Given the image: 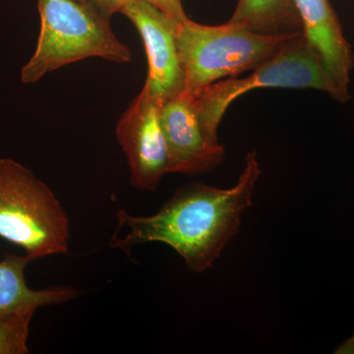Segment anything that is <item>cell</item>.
<instances>
[{
	"mask_svg": "<svg viewBox=\"0 0 354 354\" xmlns=\"http://www.w3.org/2000/svg\"><path fill=\"white\" fill-rule=\"evenodd\" d=\"M260 176L257 153L252 151L232 187L187 184L153 216H135L118 209V230L127 228V234H114L109 246L130 254L134 246L160 242L176 250L191 272L207 271L239 232L242 213L252 205Z\"/></svg>",
	"mask_w": 354,
	"mask_h": 354,
	"instance_id": "obj_1",
	"label": "cell"
},
{
	"mask_svg": "<svg viewBox=\"0 0 354 354\" xmlns=\"http://www.w3.org/2000/svg\"><path fill=\"white\" fill-rule=\"evenodd\" d=\"M41 31L36 50L21 70V81L34 84L66 65L97 57L127 64L132 53L111 30V18L75 0H38Z\"/></svg>",
	"mask_w": 354,
	"mask_h": 354,
	"instance_id": "obj_2",
	"label": "cell"
},
{
	"mask_svg": "<svg viewBox=\"0 0 354 354\" xmlns=\"http://www.w3.org/2000/svg\"><path fill=\"white\" fill-rule=\"evenodd\" d=\"M0 237L32 261L69 251L70 221L59 200L11 158H0Z\"/></svg>",
	"mask_w": 354,
	"mask_h": 354,
	"instance_id": "obj_3",
	"label": "cell"
},
{
	"mask_svg": "<svg viewBox=\"0 0 354 354\" xmlns=\"http://www.w3.org/2000/svg\"><path fill=\"white\" fill-rule=\"evenodd\" d=\"M263 35L225 23H179L177 48L185 74V92L197 94L223 79L235 78L265 64L298 35Z\"/></svg>",
	"mask_w": 354,
	"mask_h": 354,
	"instance_id": "obj_4",
	"label": "cell"
},
{
	"mask_svg": "<svg viewBox=\"0 0 354 354\" xmlns=\"http://www.w3.org/2000/svg\"><path fill=\"white\" fill-rule=\"evenodd\" d=\"M262 88H315L339 102L349 99L300 34L288 39L274 57L254 69L250 75L223 79L193 94L209 138L218 142V128L232 102L250 91Z\"/></svg>",
	"mask_w": 354,
	"mask_h": 354,
	"instance_id": "obj_5",
	"label": "cell"
},
{
	"mask_svg": "<svg viewBox=\"0 0 354 354\" xmlns=\"http://www.w3.org/2000/svg\"><path fill=\"white\" fill-rule=\"evenodd\" d=\"M162 102L144 85L116 125V138L127 158L131 185L137 189L153 192L169 174Z\"/></svg>",
	"mask_w": 354,
	"mask_h": 354,
	"instance_id": "obj_6",
	"label": "cell"
},
{
	"mask_svg": "<svg viewBox=\"0 0 354 354\" xmlns=\"http://www.w3.org/2000/svg\"><path fill=\"white\" fill-rule=\"evenodd\" d=\"M120 13L131 21L145 46L148 75L144 85L162 101L185 92V74L177 48L179 23L149 0H133Z\"/></svg>",
	"mask_w": 354,
	"mask_h": 354,
	"instance_id": "obj_7",
	"label": "cell"
},
{
	"mask_svg": "<svg viewBox=\"0 0 354 354\" xmlns=\"http://www.w3.org/2000/svg\"><path fill=\"white\" fill-rule=\"evenodd\" d=\"M162 125L169 153V174H198L214 171L223 162L225 148L209 139L194 95L184 92L162 106Z\"/></svg>",
	"mask_w": 354,
	"mask_h": 354,
	"instance_id": "obj_8",
	"label": "cell"
},
{
	"mask_svg": "<svg viewBox=\"0 0 354 354\" xmlns=\"http://www.w3.org/2000/svg\"><path fill=\"white\" fill-rule=\"evenodd\" d=\"M302 35L322 60L333 80L348 95L354 55L330 0H292Z\"/></svg>",
	"mask_w": 354,
	"mask_h": 354,
	"instance_id": "obj_9",
	"label": "cell"
},
{
	"mask_svg": "<svg viewBox=\"0 0 354 354\" xmlns=\"http://www.w3.org/2000/svg\"><path fill=\"white\" fill-rule=\"evenodd\" d=\"M31 262L29 256L13 254H7L0 261V318L27 305L44 307L64 304L80 295V291L73 286L32 290L25 279L26 268Z\"/></svg>",
	"mask_w": 354,
	"mask_h": 354,
	"instance_id": "obj_10",
	"label": "cell"
},
{
	"mask_svg": "<svg viewBox=\"0 0 354 354\" xmlns=\"http://www.w3.org/2000/svg\"><path fill=\"white\" fill-rule=\"evenodd\" d=\"M228 22L263 35L302 32L292 0H239Z\"/></svg>",
	"mask_w": 354,
	"mask_h": 354,
	"instance_id": "obj_11",
	"label": "cell"
},
{
	"mask_svg": "<svg viewBox=\"0 0 354 354\" xmlns=\"http://www.w3.org/2000/svg\"><path fill=\"white\" fill-rule=\"evenodd\" d=\"M38 308L37 305H27L0 318V354L30 353V324Z\"/></svg>",
	"mask_w": 354,
	"mask_h": 354,
	"instance_id": "obj_12",
	"label": "cell"
},
{
	"mask_svg": "<svg viewBox=\"0 0 354 354\" xmlns=\"http://www.w3.org/2000/svg\"><path fill=\"white\" fill-rule=\"evenodd\" d=\"M149 1L152 2L153 6H157L177 23L185 22L186 20L189 19L184 11L183 0H149Z\"/></svg>",
	"mask_w": 354,
	"mask_h": 354,
	"instance_id": "obj_13",
	"label": "cell"
},
{
	"mask_svg": "<svg viewBox=\"0 0 354 354\" xmlns=\"http://www.w3.org/2000/svg\"><path fill=\"white\" fill-rule=\"evenodd\" d=\"M81 3L94 7L97 11L111 18L114 13L120 12L133 0H75Z\"/></svg>",
	"mask_w": 354,
	"mask_h": 354,
	"instance_id": "obj_14",
	"label": "cell"
},
{
	"mask_svg": "<svg viewBox=\"0 0 354 354\" xmlns=\"http://www.w3.org/2000/svg\"><path fill=\"white\" fill-rule=\"evenodd\" d=\"M335 353H354V335L337 349Z\"/></svg>",
	"mask_w": 354,
	"mask_h": 354,
	"instance_id": "obj_15",
	"label": "cell"
}]
</instances>
